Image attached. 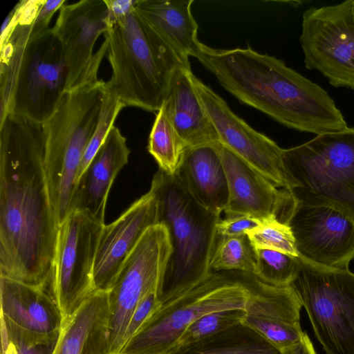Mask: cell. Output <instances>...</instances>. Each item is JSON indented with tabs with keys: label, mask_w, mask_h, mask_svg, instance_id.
<instances>
[{
	"label": "cell",
	"mask_w": 354,
	"mask_h": 354,
	"mask_svg": "<svg viewBox=\"0 0 354 354\" xmlns=\"http://www.w3.org/2000/svg\"><path fill=\"white\" fill-rule=\"evenodd\" d=\"M112 74L105 91L125 106L157 113L170 82L185 64L134 8L104 34Z\"/></svg>",
	"instance_id": "3957f363"
},
{
	"label": "cell",
	"mask_w": 354,
	"mask_h": 354,
	"mask_svg": "<svg viewBox=\"0 0 354 354\" xmlns=\"http://www.w3.org/2000/svg\"><path fill=\"white\" fill-rule=\"evenodd\" d=\"M261 220L248 215L225 216L216 225L217 234L222 236H239L261 223Z\"/></svg>",
	"instance_id": "836d02e7"
},
{
	"label": "cell",
	"mask_w": 354,
	"mask_h": 354,
	"mask_svg": "<svg viewBox=\"0 0 354 354\" xmlns=\"http://www.w3.org/2000/svg\"><path fill=\"white\" fill-rule=\"evenodd\" d=\"M58 229L42 124L8 113L0 120V275L46 288Z\"/></svg>",
	"instance_id": "6da1fadb"
},
{
	"label": "cell",
	"mask_w": 354,
	"mask_h": 354,
	"mask_svg": "<svg viewBox=\"0 0 354 354\" xmlns=\"http://www.w3.org/2000/svg\"><path fill=\"white\" fill-rule=\"evenodd\" d=\"M171 243L167 227H149L128 257L109 292L110 354H119L130 318L151 291H159Z\"/></svg>",
	"instance_id": "30bf717a"
},
{
	"label": "cell",
	"mask_w": 354,
	"mask_h": 354,
	"mask_svg": "<svg viewBox=\"0 0 354 354\" xmlns=\"http://www.w3.org/2000/svg\"><path fill=\"white\" fill-rule=\"evenodd\" d=\"M254 249H267L299 257L290 227L276 218L261 220L246 233Z\"/></svg>",
	"instance_id": "f1b7e54d"
},
{
	"label": "cell",
	"mask_w": 354,
	"mask_h": 354,
	"mask_svg": "<svg viewBox=\"0 0 354 354\" xmlns=\"http://www.w3.org/2000/svg\"><path fill=\"white\" fill-rule=\"evenodd\" d=\"M130 152L127 138L113 126L76 183L71 212H84L105 224L109 191L120 171L128 163Z\"/></svg>",
	"instance_id": "ffe728a7"
},
{
	"label": "cell",
	"mask_w": 354,
	"mask_h": 354,
	"mask_svg": "<svg viewBox=\"0 0 354 354\" xmlns=\"http://www.w3.org/2000/svg\"><path fill=\"white\" fill-rule=\"evenodd\" d=\"M215 145L228 184L225 216L248 215L260 220L276 218L286 223L294 205L291 194L279 189L221 143Z\"/></svg>",
	"instance_id": "9a60e30c"
},
{
	"label": "cell",
	"mask_w": 354,
	"mask_h": 354,
	"mask_svg": "<svg viewBox=\"0 0 354 354\" xmlns=\"http://www.w3.org/2000/svg\"><path fill=\"white\" fill-rule=\"evenodd\" d=\"M157 223L156 200L149 191L115 221L104 225L93 267L96 291H110L124 263L145 231Z\"/></svg>",
	"instance_id": "ac0fdd59"
},
{
	"label": "cell",
	"mask_w": 354,
	"mask_h": 354,
	"mask_svg": "<svg viewBox=\"0 0 354 354\" xmlns=\"http://www.w3.org/2000/svg\"><path fill=\"white\" fill-rule=\"evenodd\" d=\"M192 80L218 136L229 149L277 187L288 189L283 151L274 140L236 115L226 102L193 73Z\"/></svg>",
	"instance_id": "4fadbf2b"
},
{
	"label": "cell",
	"mask_w": 354,
	"mask_h": 354,
	"mask_svg": "<svg viewBox=\"0 0 354 354\" xmlns=\"http://www.w3.org/2000/svg\"><path fill=\"white\" fill-rule=\"evenodd\" d=\"M192 74L191 68L176 69L163 104L175 130L187 147L219 142L217 132L196 91Z\"/></svg>",
	"instance_id": "603a6c76"
},
{
	"label": "cell",
	"mask_w": 354,
	"mask_h": 354,
	"mask_svg": "<svg viewBox=\"0 0 354 354\" xmlns=\"http://www.w3.org/2000/svg\"><path fill=\"white\" fill-rule=\"evenodd\" d=\"M109 27L126 17L135 8L137 0H105Z\"/></svg>",
	"instance_id": "e575fe53"
},
{
	"label": "cell",
	"mask_w": 354,
	"mask_h": 354,
	"mask_svg": "<svg viewBox=\"0 0 354 354\" xmlns=\"http://www.w3.org/2000/svg\"><path fill=\"white\" fill-rule=\"evenodd\" d=\"M250 274L239 270L212 271L196 286L161 304L119 354H167L199 317L214 311L244 310Z\"/></svg>",
	"instance_id": "ba28073f"
},
{
	"label": "cell",
	"mask_w": 354,
	"mask_h": 354,
	"mask_svg": "<svg viewBox=\"0 0 354 354\" xmlns=\"http://www.w3.org/2000/svg\"><path fill=\"white\" fill-rule=\"evenodd\" d=\"M104 225L84 212L73 211L59 226L51 282L63 319L96 292L93 267Z\"/></svg>",
	"instance_id": "7c38bea8"
},
{
	"label": "cell",
	"mask_w": 354,
	"mask_h": 354,
	"mask_svg": "<svg viewBox=\"0 0 354 354\" xmlns=\"http://www.w3.org/2000/svg\"><path fill=\"white\" fill-rule=\"evenodd\" d=\"M124 106L115 96L105 91L100 119L82 158L77 180L105 140L109 131L114 126L117 116Z\"/></svg>",
	"instance_id": "4dcf8cb0"
},
{
	"label": "cell",
	"mask_w": 354,
	"mask_h": 354,
	"mask_svg": "<svg viewBox=\"0 0 354 354\" xmlns=\"http://www.w3.org/2000/svg\"><path fill=\"white\" fill-rule=\"evenodd\" d=\"M299 257L318 265L348 269L354 259V220L328 206L294 203L286 221Z\"/></svg>",
	"instance_id": "5bb4252c"
},
{
	"label": "cell",
	"mask_w": 354,
	"mask_h": 354,
	"mask_svg": "<svg viewBox=\"0 0 354 354\" xmlns=\"http://www.w3.org/2000/svg\"><path fill=\"white\" fill-rule=\"evenodd\" d=\"M302 304L291 286H274L250 273L242 323L281 351L297 342Z\"/></svg>",
	"instance_id": "2e32d148"
},
{
	"label": "cell",
	"mask_w": 354,
	"mask_h": 354,
	"mask_svg": "<svg viewBox=\"0 0 354 354\" xmlns=\"http://www.w3.org/2000/svg\"><path fill=\"white\" fill-rule=\"evenodd\" d=\"M299 41L307 69L354 91V0L306 10Z\"/></svg>",
	"instance_id": "8fae6325"
},
{
	"label": "cell",
	"mask_w": 354,
	"mask_h": 354,
	"mask_svg": "<svg viewBox=\"0 0 354 354\" xmlns=\"http://www.w3.org/2000/svg\"><path fill=\"white\" fill-rule=\"evenodd\" d=\"M2 354H18L15 346L12 343H10L7 349Z\"/></svg>",
	"instance_id": "8d00e7d4"
},
{
	"label": "cell",
	"mask_w": 354,
	"mask_h": 354,
	"mask_svg": "<svg viewBox=\"0 0 354 354\" xmlns=\"http://www.w3.org/2000/svg\"><path fill=\"white\" fill-rule=\"evenodd\" d=\"M209 266L212 271L239 270L254 274L255 251L247 234L239 236L217 234Z\"/></svg>",
	"instance_id": "4316f807"
},
{
	"label": "cell",
	"mask_w": 354,
	"mask_h": 354,
	"mask_svg": "<svg viewBox=\"0 0 354 354\" xmlns=\"http://www.w3.org/2000/svg\"><path fill=\"white\" fill-rule=\"evenodd\" d=\"M0 303L6 324L37 338H58L63 318L45 288L0 275Z\"/></svg>",
	"instance_id": "d6986e66"
},
{
	"label": "cell",
	"mask_w": 354,
	"mask_h": 354,
	"mask_svg": "<svg viewBox=\"0 0 354 354\" xmlns=\"http://www.w3.org/2000/svg\"><path fill=\"white\" fill-rule=\"evenodd\" d=\"M0 46V120L10 113L43 124L66 89L58 37L53 28L30 36L12 33Z\"/></svg>",
	"instance_id": "5b68a950"
},
{
	"label": "cell",
	"mask_w": 354,
	"mask_h": 354,
	"mask_svg": "<svg viewBox=\"0 0 354 354\" xmlns=\"http://www.w3.org/2000/svg\"><path fill=\"white\" fill-rule=\"evenodd\" d=\"M282 157L295 203L332 207L354 220V128L283 149Z\"/></svg>",
	"instance_id": "52a82bcc"
},
{
	"label": "cell",
	"mask_w": 354,
	"mask_h": 354,
	"mask_svg": "<svg viewBox=\"0 0 354 354\" xmlns=\"http://www.w3.org/2000/svg\"><path fill=\"white\" fill-rule=\"evenodd\" d=\"M254 274L259 279L274 286H290L299 270V257L267 249H254Z\"/></svg>",
	"instance_id": "83f0119b"
},
{
	"label": "cell",
	"mask_w": 354,
	"mask_h": 354,
	"mask_svg": "<svg viewBox=\"0 0 354 354\" xmlns=\"http://www.w3.org/2000/svg\"><path fill=\"white\" fill-rule=\"evenodd\" d=\"M290 284L326 354H354V273L299 257Z\"/></svg>",
	"instance_id": "9c48e42d"
},
{
	"label": "cell",
	"mask_w": 354,
	"mask_h": 354,
	"mask_svg": "<svg viewBox=\"0 0 354 354\" xmlns=\"http://www.w3.org/2000/svg\"><path fill=\"white\" fill-rule=\"evenodd\" d=\"M243 309H227L207 313L192 323L180 337L177 345L188 344L242 323Z\"/></svg>",
	"instance_id": "f546056e"
},
{
	"label": "cell",
	"mask_w": 354,
	"mask_h": 354,
	"mask_svg": "<svg viewBox=\"0 0 354 354\" xmlns=\"http://www.w3.org/2000/svg\"><path fill=\"white\" fill-rule=\"evenodd\" d=\"M193 0H137L135 8L153 29L190 66L201 41L192 12Z\"/></svg>",
	"instance_id": "cb8c5ba5"
},
{
	"label": "cell",
	"mask_w": 354,
	"mask_h": 354,
	"mask_svg": "<svg viewBox=\"0 0 354 354\" xmlns=\"http://www.w3.org/2000/svg\"><path fill=\"white\" fill-rule=\"evenodd\" d=\"M53 29L64 53L68 91L86 79L94 58L95 41L109 29L105 0H82L71 4L66 1L59 9Z\"/></svg>",
	"instance_id": "e0dca14e"
},
{
	"label": "cell",
	"mask_w": 354,
	"mask_h": 354,
	"mask_svg": "<svg viewBox=\"0 0 354 354\" xmlns=\"http://www.w3.org/2000/svg\"><path fill=\"white\" fill-rule=\"evenodd\" d=\"M167 354H281L243 323L198 341L175 346Z\"/></svg>",
	"instance_id": "d4e9b609"
},
{
	"label": "cell",
	"mask_w": 354,
	"mask_h": 354,
	"mask_svg": "<svg viewBox=\"0 0 354 354\" xmlns=\"http://www.w3.org/2000/svg\"><path fill=\"white\" fill-rule=\"evenodd\" d=\"M109 292L96 291L63 319L53 354H110Z\"/></svg>",
	"instance_id": "7402d4cb"
},
{
	"label": "cell",
	"mask_w": 354,
	"mask_h": 354,
	"mask_svg": "<svg viewBox=\"0 0 354 354\" xmlns=\"http://www.w3.org/2000/svg\"><path fill=\"white\" fill-rule=\"evenodd\" d=\"M161 304L158 297L157 290H153L149 292L140 302L130 318L124 335V345L138 332L144 323Z\"/></svg>",
	"instance_id": "1f68e13d"
},
{
	"label": "cell",
	"mask_w": 354,
	"mask_h": 354,
	"mask_svg": "<svg viewBox=\"0 0 354 354\" xmlns=\"http://www.w3.org/2000/svg\"><path fill=\"white\" fill-rule=\"evenodd\" d=\"M174 176L204 208L219 214L224 212L228 184L215 143L187 147Z\"/></svg>",
	"instance_id": "44dd1931"
},
{
	"label": "cell",
	"mask_w": 354,
	"mask_h": 354,
	"mask_svg": "<svg viewBox=\"0 0 354 354\" xmlns=\"http://www.w3.org/2000/svg\"><path fill=\"white\" fill-rule=\"evenodd\" d=\"M95 62L85 80L65 91L55 109L43 123L45 168L51 203L58 225L71 213L79 169L97 127L105 94Z\"/></svg>",
	"instance_id": "8992f818"
},
{
	"label": "cell",
	"mask_w": 354,
	"mask_h": 354,
	"mask_svg": "<svg viewBox=\"0 0 354 354\" xmlns=\"http://www.w3.org/2000/svg\"><path fill=\"white\" fill-rule=\"evenodd\" d=\"M194 57L239 101L288 128L317 136L349 128L328 93L281 59L250 47L217 49L203 43Z\"/></svg>",
	"instance_id": "7a4b0ae2"
},
{
	"label": "cell",
	"mask_w": 354,
	"mask_h": 354,
	"mask_svg": "<svg viewBox=\"0 0 354 354\" xmlns=\"http://www.w3.org/2000/svg\"><path fill=\"white\" fill-rule=\"evenodd\" d=\"M7 332L10 343L15 346L18 354H53L58 339L37 340L14 330L7 329Z\"/></svg>",
	"instance_id": "d6a6232c"
},
{
	"label": "cell",
	"mask_w": 354,
	"mask_h": 354,
	"mask_svg": "<svg viewBox=\"0 0 354 354\" xmlns=\"http://www.w3.org/2000/svg\"><path fill=\"white\" fill-rule=\"evenodd\" d=\"M281 353L317 354L310 337L305 332L297 342L282 350Z\"/></svg>",
	"instance_id": "d590c367"
},
{
	"label": "cell",
	"mask_w": 354,
	"mask_h": 354,
	"mask_svg": "<svg viewBox=\"0 0 354 354\" xmlns=\"http://www.w3.org/2000/svg\"><path fill=\"white\" fill-rule=\"evenodd\" d=\"M149 192L158 209V223L169 232L171 254L158 292L162 304L204 281L212 270L211 257L221 214L198 204L176 177L160 169Z\"/></svg>",
	"instance_id": "277c9868"
},
{
	"label": "cell",
	"mask_w": 354,
	"mask_h": 354,
	"mask_svg": "<svg viewBox=\"0 0 354 354\" xmlns=\"http://www.w3.org/2000/svg\"><path fill=\"white\" fill-rule=\"evenodd\" d=\"M187 147L175 130L164 104L156 113L148 144V151L159 169L175 175Z\"/></svg>",
	"instance_id": "484cf974"
}]
</instances>
